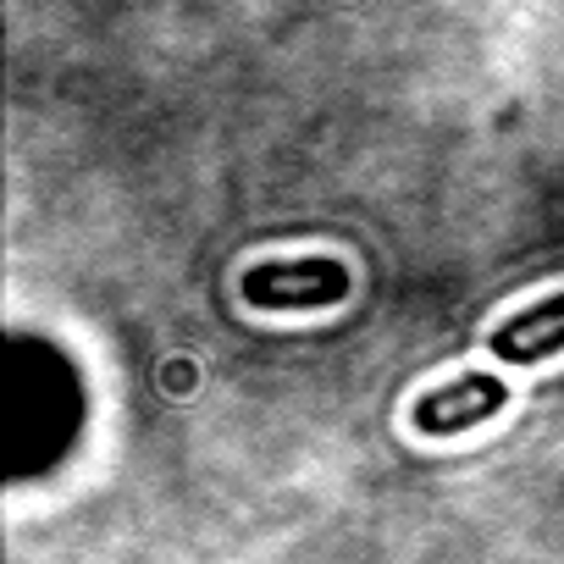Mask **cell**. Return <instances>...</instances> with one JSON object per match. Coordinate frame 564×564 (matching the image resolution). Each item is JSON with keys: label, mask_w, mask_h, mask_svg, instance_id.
Masks as SVG:
<instances>
[{"label": "cell", "mask_w": 564, "mask_h": 564, "mask_svg": "<svg viewBox=\"0 0 564 564\" xmlns=\"http://www.w3.org/2000/svg\"><path fill=\"white\" fill-rule=\"evenodd\" d=\"M349 265L333 254L305 260H260L238 276V294L249 311H333L349 300Z\"/></svg>", "instance_id": "obj_1"}, {"label": "cell", "mask_w": 564, "mask_h": 564, "mask_svg": "<svg viewBox=\"0 0 564 564\" xmlns=\"http://www.w3.org/2000/svg\"><path fill=\"white\" fill-rule=\"evenodd\" d=\"M503 410H509V382L498 371H459L454 382H437L410 404V426L421 437H459Z\"/></svg>", "instance_id": "obj_2"}, {"label": "cell", "mask_w": 564, "mask_h": 564, "mask_svg": "<svg viewBox=\"0 0 564 564\" xmlns=\"http://www.w3.org/2000/svg\"><path fill=\"white\" fill-rule=\"evenodd\" d=\"M487 349H492V360L525 366V371L553 360V355H564V289L536 300V305H525V311H514V316H503L487 333Z\"/></svg>", "instance_id": "obj_3"}]
</instances>
